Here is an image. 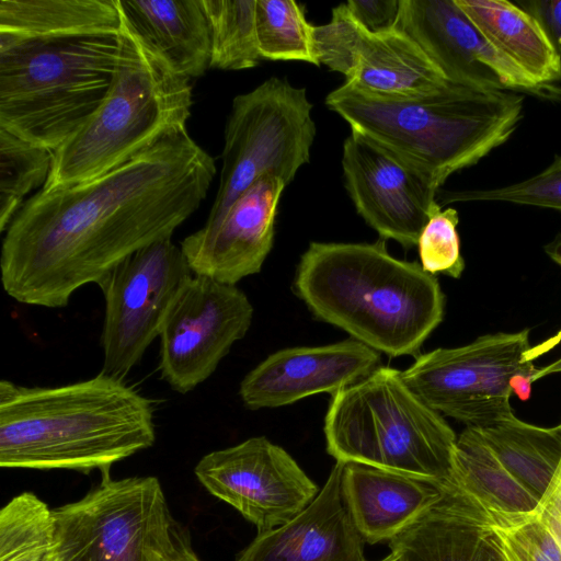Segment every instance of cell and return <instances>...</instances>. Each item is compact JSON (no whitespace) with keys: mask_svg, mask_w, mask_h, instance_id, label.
<instances>
[{"mask_svg":"<svg viewBox=\"0 0 561 561\" xmlns=\"http://www.w3.org/2000/svg\"><path fill=\"white\" fill-rule=\"evenodd\" d=\"M215 173L214 159L184 129L101 176L41 190L4 231V291L21 304L66 307L78 288L101 287L127 256L171 239Z\"/></svg>","mask_w":561,"mask_h":561,"instance_id":"6da1fadb","label":"cell"},{"mask_svg":"<svg viewBox=\"0 0 561 561\" xmlns=\"http://www.w3.org/2000/svg\"><path fill=\"white\" fill-rule=\"evenodd\" d=\"M156 442L151 401L101 373L58 387L0 381V466L82 473L111 467Z\"/></svg>","mask_w":561,"mask_h":561,"instance_id":"7a4b0ae2","label":"cell"},{"mask_svg":"<svg viewBox=\"0 0 561 561\" xmlns=\"http://www.w3.org/2000/svg\"><path fill=\"white\" fill-rule=\"evenodd\" d=\"M319 320L392 357L417 355L445 313V295L421 264L375 243L311 242L293 283Z\"/></svg>","mask_w":561,"mask_h":561,"instance_id":"3957f363","label":"cell"},{"mask_svg":"<svg viewBox=\"0 0 561 561\" xmlns=\"http://www.w3.org/2000/svg\"><path fill=\"white\" fill-rule=\"evenodd\" d=\"M525 98L448 83L430 94L388 98L346 82L325 98L356 131L402 158L437 188L505 144L524 117Z\"/></svg>","mask_w":561,"mask_h":561,"instance_id":"277c9868","label":"cell"},{"mask_svg":"<svg viewBox=\"0 0 561 561\" xmlns=\"http://www.w3.org/2000/svg\"><path fill=\"white\" fill-rule=\"evenodd\" d=\"M119 39V59L107 95L53 152L42 190L101 176L186 129L193 104L190 79L176 73L124 18Z\"/></svg>","mask_w":561,"mask_h":561,"instance_id":"5b68a950","label":"cell"},{"mask_svg":"<svg viewBox=\"0 0 561 561\" xmlns=\"http://www.w3.org/2000/svg\"><path fill=\"white\" fill-rule=\"evenodd\" d=\"M119 33L0 41V128L58 149L107 95Z\"/></svg>","mask_w":561,"mask_h":561,"instance_id":"8992f818","label":"cell"},{"mask_svg":"<svg viewBox=\"0 0 561 561\" xmlns=\"http://www.w3.org/2000/svg\"><path fill=\"white\" fill-rule=\"evenodd\" d=\"M323 432L327 451L336 460L450 479L457 436L396 368L379 366L331 396Z\"/></svg>","mask_w":561,"mask_h":561,"instance_id":"52a82bcc","label":"cell"},{"mask_svg":"<svg viewBox=\"0 0 561 561\" xmlns=\"http://www.w3.org/2000/svg\"><path fill=\"white\" fill-rule=\"evenodd\" d=\"M305 88L272 77L232 101L225 128L219 187L205 225L209 229L264 174L288 185L310 161L316 136Z\"/></svg>","mask_w":561,"mask_h":561,"instance_id":"ba28073f","label":"cell"},{"mask_svg":"<svg viewBox=\"0 0 561 561\" xmlns=\"http://www.w3.org/2000/svg\"><path fill=\"white\" fill-rule=\"evenodd\" d=\"M58 561H157L174 523L156 477L101 482L53 510Z\"/></svg>","mask_w":561,"mask_h":561,"instance_id":"9c48e42d","label":"cell"},{"mask_svg":"<svg viewBox=\"0 0 561 561\" xmlns=\"http://www.w3.org/2000/svg\"><path fill=\"white\" fill-rule=\"evenodd\" d=\"M530 346L529 329L489 333L419 355L402 377L439 414L485 430L514 414L513 378L537 370L534 362L524 360Z\"/></svg>","mask_w":561,"mask_h":561,"instance_id":"30bf717a","label":"cell"},{"mask_svg":"<svg viewBox=\"0 0 561 561\" xmlns=\"http://www.w3.org/2000/svg\"><path fill=\"white\" fill-rule=\"evenodd\" d=\"M171 239L147 245L117 264L101 285L103 370L124 379L159 336L182 288L193 276Z\"/></svg>","mask_w":561,"mask_h":561,"instance_id":"8fae6325","label":"cell"},{"mask_svg":"<svg viewBox=\"0 0 561 561\" xmlns=\"http://www.w3.org/2000/svg\"><path fill=\"white\" fill-rule=\"evenodd\" d=\"M252 318V304L236 285L193 275L160 330L161 378L176 392L192 391L244 337Z\"/></svg>","mask_w":561,"mask_h":561,"instance_id":"7c38bea8","label":"cell"},{"mask_svg":"<svg viewBox=\"0 0 561 561\" xmlns=\"http://www.w3.org/2000/svg\"><path fill=\"white\" fill-rule=\"evenodd\" d=\"M194 473L210 494L237 510L257 533L284 525L319 493L296 460L265 436L206 454Z\"/></svg>","mask_w":561,"mask_h":561,"instance_id":"4fadbf2b","label":"cell"},{"mask_svg":"<svg viewBox=\"0 0 561 561\" xmlns=\"http://www.w3.org/2000/svg\"><path fill=\"white\" fill-rule=\"evenodd\" d=\"M393 28L416 43L451 83L561 99L496 51L455 0H400Z\"/></svg>","mask_w":561,"mask_h":561,"instance_id":"5bb4252c","label":"cell"},{"mask_svg":"<svg viewBox=\"0 0 561 561\" xmlns=\"http://www.w3.org/2000/svg\"><path fill=\"white\" fill-rule=\"evenodd\" d=\"M345 188L358 215L380 239L404 249L417 245L433 211L438 188L402 158L356 131L343 144Z\"/></svg>","mask_w":561,"mask_h":561,"instance_id":"9a60e30c","label":"cell"},{"mask_svg":"<svg viewBox=\"0 0 561 561\" xmlns=\"http://www.w3.org/2000/svg\"><path fill=\"white\" fill-rule=\"evenodd\" d=\"M286 186L283 179L264 174L216 226L183 239L180 248L192 273L229 285L257 274L273 248L278 203Z\"/></svg>","mask_w":561,"mask_h":561,"instance_id":"2e32d148","label":"cell"},{"mask_svg":"<svg viewBox=\"0 0 561 561\" xmlns=\"http://www.w3.org/2000/svg\"><path fill=\"white\" fill-rule=\"evenodd\" d=\"M379 366V352L354 339L283 348L245 375L239 396L251 410L279 408L317 393L333 396Z\"/></svg>","mask_w":561,"mask_h":561,"instance_id":"e0dca14e","label":"cell"},{"mask_svg":"<svg viewBox=\"0 0 561 561\" xmlns=\"http://www.w3.org/2000/svg\"><path fill=\"white\" fill-rule=\"evenodd\" d=\"M342 470L336 460L313 501L284 525L257 533L236 561H366L343 497Z\"/></svg>","mask_w":561,"mask_h":561,"instance_id":"ac0fdd59","label":"cell"},{"mask_svg":"<svg viewBox=\"0 0 561 561\" xmlns=\"http://www.w3.org/2000/svg\"><path fill=\"white\" fill-rule=\"evenodd\" d=\"M389 547L403 561H511L491 514L450 479Z\"/></svg>","mask_w":561,"mask_h":561,"instance_id":"d6986e66","label":"cell"},{"mask_svg":"<svg viewBox=\"0 0 561 561\" xmlns=\"http://www.w3.org/2000/svg\"><path fill=\"white\" fill-rule=\"evenodd\" d=\"M444 481L343 461L341 485L355 526L374 545L391 540L423 514L440 496Z\"/></svg>","mask_w":561,"mask_h":561,"instance_id":"ffe728a7","label":"cell"},{"mask_svg":"<svg viewBox=\"0 0 561 561\" xmlns=\"http://www.w3.org/2000/svg\"><path fill=\"white\" fill-rule=\"evenodd\" d=\"M340 73L346 83L388 98L425 95L450 83L405 34L396 28L371 33L360 23Z\"/></svg>","mask_w":561,"mask_h":561,"instance_id":"44dd1931","label":"cell"},{"mask_svg":"<svg viewBox=\"0 0 561 561\" xmlns=\"http://www.w3.org/2000/svg\"><path fill=\"white\" fill-rule=\"evenodd\" d=\"M123 18L179 75L210 68V32L202 0H119Z\"/></svg>","mask_w":561,"mask_h":561,"instance_id":"7402d4cb","label":"cell"},{"mask_svg":"<svg viewBox=\"0 0 561 561\" xmlns=\"http://www.w3.org/2000/svg\"><path fill=\"white\" fill-rule=\"evenodd\" d=\"M485 41L535 83L561 80V56L539 22L506 0H455Z\"/></svg>","mask_w":561,"mask_h":561,"instance_id":"603a6c76","label":"cell"},{"mask_svg":"<svg viewBox=\"0 0 561 561\" xmlns=\"http://www.w3.org/2000/svg\"><path fill=\"white\" fill-rule=\"evenodd\" d=\"M119 0H0V41L119 33Z\"/></svg>","mask_w":561,"mask_h":561,"instance_id":"cb8c5ba5","label":"cell"},{"mask_svg":"<svg viewBox=\"0 0 561 561\" xmlns=\"http://www.w3.org/2000/svg\"><path fill=\"white\" fill-rule=\"evenodd\" d=\"M450 480L489 513L533 515L541 502L502 463L478 428L466 427L454 449Z\"/></svg>","mask_w":561,"mask_h":561,"instance_id":"d4e9b609","label":"cell"},{"mask_svg":"<svg viewBox=\"0 0 561 561\" xmlns=\"http://www.w3.org/2000/svg\"><path fill=\"white\" fill-rule=\"evenodd\" d=\"M479 431L506 469L543 506L561 470V423L543 427L512 414Z\"/></svg>","mask_w":561,"mask_h":561,"instance_id":"484cf974","label":"cell"},{"mask_svg":"<svg viewBox=\"0 0 561 561\" xmlns=\"http://www.w3.org/2000/svg\"><path fill=\"white\" fill-rule=\"evenodd\" d=\"M0 561H58L54 512L32 492L0 511Z\"/></svg>","mask_w":561,"mask_h":561,"instance_id":"4316f807","label":"cell"},{"mask_svg":"<svg viewBox=\"0 0 561 561\" xmlns=\"http://www.w3.org/2000/svg\"><path fill=\"white\" fill-rule=\"evenodd\" d=\"M210 32V68L242 70L262 59L255 33L256 0H202Z\"/></svg>","mask_w":561,"mask_h":561,"instance_id":"83f0119b","label":"cell"},{"mask_svg":"<svg viewBox=\"0 0 561 561\" xmlns=\"http://www.w3.org/2000/svg\"><path fill=\"white\" fill-rule=\"evenodd\" d=\"M53 151L0 128V231L4 232L25 203V196L45 185Z\"/></svg>","mask_w":561,"mask_h":561,"instance_id":"f1b7e54d","label":"cell"},{"mask_svg":"<svg viewBox=\"0 0 561 561\" xmlns=\"http://www.w3.org/2000/svg\"><path fill=\"white\" fill-rule=\"evenodd\" d=\"M312 26L293 0H256L255 33L262 59L305 61L318 66Z\"/></svg>","mask_w":561,"mask_h":561,"instance_id":"f546056e","label":"cell"},{"mask_svg":"<svg viewBox=\"0 0 561 561\" xmlns=\"http://www.w3.org/2000/svg\"><path fill=\"white\" fill-rule=\"evenodd\" d=\"M440 201L502 202L561 211V156H556L545 170L524 181L494 188L444 192Z\"/></svg>","mask_w":561,"mask_h":561,"instance_id":"4dcf8cb0","label":"cell"},{"mask_svg":"<svg viewBox=\"0 0 561 561\" xmlns=\"http://www.w3.org/2000/svg\"><path fill=\"white\" fill-rule=\"evenodd\" d=\"M511 561H561V542L542 513H490Z\"/></svg>","mask_w":561,"mask_h":561,"instance_id":"1f68e13d","label":"cell"},{"mask_svg":"<svg viewBox=\"0 0 561 561\" xmlns=\"http://www.w3.org/2000/svg\"><path fill=\"white\" fill-rule=\"evenodd\" d=\"M458 222L455 208L443 210L439 205L433 211L417 240L421 266L425 272L461 277L466 263L460 252Z\"/></svg>","mask_w":561,"mask_h":561,"instance_id":"d6a6232c","label":"cell"},{"mask_svg":"<svg viewBox=\"0 0 561 561\" xmlns=\"http://www.w3.org/2000/svg\"><path fill=\"white\" fill-rule=\"evenodd\" d=\"M345 4L367 31L379 33L394 27L400 0H350Z\"/></svg>","mask_w":561,"mask_h":561,"instance_id":"836d02e7","label":"cell"},{"mask_svg":"<svg viewBox=\"0 0 561 561\" xmlns=\"http://www.w3.org/2000/svg\"><path fill=\"white\" fill-rule=\"evenodd\" d=\"M517 4L539 22L561 56V0H528Z\"/></svg>","mask_w":561,"mask_h":561,"instance_id":"e575fe53","label":"cell"},{"mask_svg":"<svg viewBox=\"0 0 561 561\" xmlns=\"http://www.w3.org/2000/svg\"><path fill=\"white\" fill-rule=\"evenodd\" d=\"M157 561H203L194 551L188 531L174 520Z\"/></svg>","mask_w":561,"mask_h":561,"instance_id":"d590c367","label":"cell"},{"mask_svg":"<svg viewBox=\"0 0 561 561\" xmlns=\"http://www.w3.org/2000/svg\"><path fill=\"white\" fill-rule=\"evenodd\" d=\"M561 342V330L554 334L553 336L547 339L546 341L530 346L524 355L525 362H534L539 358L541 355L550 352Z\"/></svg>","mask_w":561,"mask_h":561,"instance_id":"8d00e7d4","label":"cell"},{"mask_svg":"<svg viewBox=\"0 0 561 561\" xmlns=\"http://www.w3.org/2000/svg\"><path fill=\"white\" fill-rule=\"evenodd\" d=\"M531 377L533 375H517L513 378L511 387L513 393L516 394L522 401H527L531 394Z\"/></svg>","mask_w":561,"mask_h":561,"instance_id":"74e56055","label":"cell"},{"mask_svg":"<svg viewBox=\"0 0 561 561\" xmlns=\"http://www.w3.org/2000/svg\"><path fill=\"white\" fill-rule=\"evenodd\" d=\"M548 257L561 267V234H558L552 241L543 247Z\"/></svg>","mask_w":561,"mask_h":561,"instance_id":"f35d334b","label":"cell"},{"mask_svg":"<svg viewBox=\"0 0 561 561\" xmlns=\"http://www.w3.org/2000/svg\"><path fill=\"white\" fill-rule=\"evenodd\" d=\"M559 373H561V357L543 367L537 368V370L531 377V381L534 383L549 375Z\"/></svg>","mask_w":561,"mask_h":561,"instance_id":"ab89813d","label":"cell"},{"mask_svg":"<svg viewBox=\"0 0 561 561\" xmlns=\"http://www.w3.org/2000/svg\"><path fill=\"white\" fill-rule=\"evenodd\" d=\"M379 561H403V560L398 552L391 551L390 554H388L386 558H383Z\"/></svg>","mask_w":561,"mask_h":561,"instance_id":"60d3db41","label":"cell"},{"mask_svg":"<svg viewBox=\"0 0 561 561\" xmlns=\"http://www.w3.org/2000/svg\"><path fill=\"white\" fill-rule=\"evenodd\" d=\"M560 542H561V540H560Z\"/></svg>","mask_w":561,"mask_h":561,"instance_id":"b9f144b4","label":"cell"}]
</instances>
